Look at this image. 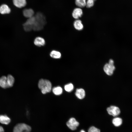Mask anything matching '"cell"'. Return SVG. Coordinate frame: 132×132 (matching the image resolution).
<instances>
[{
  "label": "cell",
  "mask_w": 132,
  "mask_h": 132,
  "mask_svg": "<svg viewBox=\"0 0 132 132\" xmlns=\"http://www.w3.org/2000/svg\"><path fill=\"white\" fill-rule=\"evenodd\" d=\"M11 11V9L7 5L3 4L0 6V13L1 14H8Z\"/></svg>",
  "instance_id": "9"
},
{
  "label": "cell",
  "mask_w": 132,
  "mask_h": 132,
  "mask_svg": "<svg viewBox=\"0 0 132 132\" xmlns=\"http://www.w3.org/2000/svg\"><path fill=\"white\" fill-rule=\"evenodd\" d=\"M73 25L75 28L77 30L80 31L83 28V25L81 20L77 19L74 22Z\"/></svg>",
  "instance_id": "14"
},
{
  "label": "cell",
  "mask_w": 132,
  "mask_h": 132,
  "mask_svg": "<svg viewBox=\"0 0 132 132\" xmlns=\"http://www.w3.org/2000/svg\"><path fill=\"white\" fill-rule=\"evenodd\" d=\"M86 0H75V3L79 8H83L86 6Z\"/></svg>",
  "instance_id": "19"
},
{
  "label": "cell",
  "mask_w": 132,
  "mask_h": 132,
  "mask_svg": "<svg viewBox=\"0 0 132 132\" xmlns=\"http://www.w3.org/2000/svg\"><path fill=\"white\" fill-rule=\"evenodd\" d=\"M10 118L5 115H0V122L5 125H8L10 122Z\"/></svg>",
  "instance_id": "13"
},
{
  "label": "cell",
  "mask_w": 132,
  "mask_h": 132,
  "mask_svg": "<svg viewBox=\"0 0 132 132\" xmlns=\"http://www.w3.org/2000/svg\"><path fill=\"white\" fill-rule=\"evenodd\" d=\"M64 88L66 91L70 92L73 89L74 86L72 84L70 83L66 85L64 87Z\"/></svg>",
  "instance_id": "22"
},
{
  "label": "cell",
  "mask_w": 132,
  "mask_h": 132,
  "mask_svg": "<svg viewBox=\"0 0 132 132\" xmlns=\"http://www.w3.org/2000/svg\"><path fill=\"white\" fill-rule=\"evenodd\" d=\"M114 61L112 59H110L109 63L106 64L104 66L103 69L107 75L110 76L113 73L115 69L114 65Z\"/></svg>",
  "instance_id": "4"
},
{
  "label": "cell",
  "mask_w": 132,
  "mask_h": 132,
  "mask_svg": "<svg viewBox=\"0 0 132 132\" xmlns=\"http://www.w3.org/2000/svg\"><path fill=\"white\" fill-rule=\"evenodd\" d=\"M36 21L34 16L28 18L27 21L23 24V25H28L33 26Z\"/></svg>",
  "instance_id": "20"
},
{
  "label": "cell",
  "mask_w": 132,
  "mask_h": 132,
  "mask_svg": "<svg viewBox=\"0 0 132 132\" xmlns=\"http://www.w3.org/2000/svg\"><path fill=\"white\" fill-rule=\"evenodd\" d=\"M13 2L15 6L19 8L24 7L27 3L26 0H13Z\"/></svg>",
  "instance_id": "10"
},
{
  "label": "cell",
  "mask_w": 132,
  "mask_h": 132,
  "mask_svg": "<svg viewBox=\"0 0 132 132\" xmlns=\"http://www.w3.org/2000/svg\"><path fill=\"white\" fill-rule=\"evenodd\" d=\"M75 95L78 98L81 99L84 98L85 93L84 90L82 88L77 89L76 90Z\"/></svg>",
  "instance_id": "12"
},
{
  "label": "cell",
  "mask_w": 132,
  "mask_h": 132,
  "mask_svg": "<svg viewBox=\"0 0 132 132\" xmlns=\"http://www.w3.org/2000/svg\"><path fill=\"white\" fill-rule=\"evenodd\" d=\"M14 82V77L11 75H9L7 77V88L12 87Z\"/></svg>",
  "instance_id": "15"
},
{
  "label": "cell",
  "mask_w": 132,
  "mask_h": 132,
  "mask_svg": "<svg viewBox=\"0 0 132 132\" xmlns=\"http://www.w3.org/2000/svg\"><path fill=\"white\" fill-rule=\"evenodd\" d=\"M95 1L96 0H94Z\"/></svg>",
  "instance_id": "28"
},
{
  "label": "cell",
  "mask_w": 132,
  "mask_h": 132,
  "mask_svg": "<svg viewBox=\"0 0 132 132\" xmlns=\"http://www.w3.org/2000/svg\"><path fill=\"white\" fill-rule=\"evenodd\" d=\"M45 41L44 39L40 37H36L34 41V44L38 47H41L44 45L45 44Z\"/></svg>",
  "instance_id": "8"
},
{
  "label": "cell",
  "mask_w": 132,
  "mask_h": 132,
  "mask_svg": "<svg viewBox=\"0 0 132 132\" xmlns=\"http://www.w3.org/2000/svg\"><path fill=\"white\" fill-rule=\"evenodd\" d=\"M0 87L3 88H7V77L3 76L0 78Z\"/></svg>",
  "instance_id": "17"
},
{
  "label": "cell",
  "mask_w": 132,
  "mask_h": 132,
  "mask_svg": "<svg viewBox=\"0 0 132 132\" xmlns=\"http://www.w3.org/2000/svg\"><path fill=\"white\" fill-rule=\"evenodd\" d=\"M108 114L113 116H116L120 113V110L118 107L114 106H111L108 107L107 109Z\"/></svg>",
  "instance_id": "5"
},
{
  "label": "cell",
  "mask_w": 132,
  "mask_h": 132,
  "mask_svg": "<svg viewBox=\"0 0 132 132\" xmlns=\"http://www.w3.org/2000/svg\"><path fill=\"white\" fill-rule=\"evenodd\" d=\"M24 30L28 32L33 30V26L28 25H23Z\"/></svg>",
  "instance_id": "25"
},
{
  "label": "cell",
  "mask_w": 132,
  "mask_h": 132,
  "mask_svg": "<svg viewBox=\"0 0 132 132\" xmlns=\"http://www.w3.org/2000/svg\"><path fill=\"white\" fill-rule=\"evenodd\" d=\"M94 0H87L86 1V7L87 8H90L94 5Z\"/></svg>",
  "instance_id": "23"
},
{
  "label": "cell",
  "mask_w": 132,
  "mask_h": 132,
  "mask_svg": "<svg viewBox=\"0 0 132 132\" xmlns=\"http://www.w3.org/2000/svg\"><path fill=\"white\" fill-rule=\"evenodd\" d=\"M88 132H100V130L94 126H92L89 128L88 130Z\"/></svg>",
  "instance_id": "24"
},
{
  "label": "cell",
  "mask_w": 132,
  "mask_h": 132,
  "mask_svg": "<svg viewBox=\"0 0 132 132\" xmlns=\"http://www.w3.org/2000/svg\"><path fill=\"white\" fill-rule=\"evenodd\" d=\"M83 14L82 9L80 8H76L73 10L72 12V16L73 18L77 19L81 17Z\"/></svg>",
  "instance_id": "7"
},
{
  "label": "cell",
  "mask_w": 132,
  "mask_h": 132,
  "mask_svg": "<svg viewBox=\"0 0 132 132\" xmlns=\"http://www.w3.org/2000/svg\"><path fill=\"white\" fill-rule=\"evenodd\" d=\"M31 127L29 125L23 123L17 124L14 127L13 132H31Z\"/></svg>",
  "instance_id": "3"
},
{
  "label": "cell",
  "mask_w": 132,
  "mask_h": 132,
  "mask_svg": "<svg viewBox=\"0 0 132 132\" xmlns=\"http://www.w3.org/2000/svg\"><path fill=\"white\" fill-rule=\"evenodd\" d=\"M35 17L36 21L33 26V30L35 31H39L42 29L46 23L45 16L41 12L36 13Z\"/></svg>",
  "instance_id": "1"
},
{
  "label": "cell",
  "mask_w": 132,
  "mask_h": 132,
  "mask_svg": "<svg viewBox=\"0 0 132 132\" xmlns=\"http://www.w3.org/2000/svg\"><path fill=\"white\" fill-rule=\"evenodd\" d=\"M67 126L71 130H76L79 123L74 118H70L66 123Z\"/></svg>",
  "instance_id": "6"
},
{
  "label": "cell",
  "mask_w": 132,
  "mask_h": 132,
  "mask_svg": "<svg viewBox=\"0 0 132 132\" xmlns=\"http://www.w3.org/2000/svg\"><path fill=\"white\" fill-rule=\"evenodd\" d=\"M4 130L3 128L0 125V132H4Z\"/></svg>",
  "instance_id": "26"
},
{
  "label": "cell",
  "mask_w": 132,
  "mask_h": 132,
  "mask_svg": "<svg viewBox=\"0 0 132 132\" xmlns=\"http://www.w3.org/2000/svg\"><path fill=\"white\" fill-rule=\"evenodd\" d=\"M112 122L115 126L118 127L121 125L122 124V120L120 118L116 117L113 119Z\"/></svg>",
  "instance_id": "18"
},
{
  "label": "cell",
  "mask_w": 132,
  "mask_h": 132,
  "mask_svg": "<svg viewBox=\"0 0 132 132\" xmlns=\"http://www.w3.org/2000/svg\"><path fill=\"white\" fill-rule=\"evenodd\" d=\"M38 87L41 90L42 93L45 94L51 91L52 84L49 80L42 79L40 80L39 81Z\"/></svg>",
  "instance_id": "2"
},
{
  "label": "cell",
  "mask_w": 132,
  "mask_h": 132,
  "mask_svg": "<svg viewBox=\"0 0 132 132\" xmlns=\"http://www.w3.org/2000/svg\"><path fill=\"white\" fill-rule=\"evenodd\" d=\"M23 14L25 17L29 18L33 16L34 12L32 9H26L23 11Z\"/></svg>",
  "instance_id": "11"
},
{
  "label": "cell",
  "mask_w": 132,
  "mask_h": 132,
  "mask_svg": "<svg viewBox=\"0 0 132 132\" xmlns=\"http://www.w3.org/2000/svg\"><path fill=\"white\" fill-rule=\"evenodd\" d=\"M50 55L51 57L56 59L60 58L61 56L60 52L55 50L51 51L50 54Z\"/></svg>",
  "instance_id": "16"
},
{
  "label": "cell",
  "mask_w": 132,
  "mask_h": 132,
  "mask_svg": "<svg viewBox=\"0 0 132 132\" xmlns=\"http://www.w3.org/2000/svg\"><path fill=\"white\" fill-rule=\"evenodd\" d=\"M80 132H85L84 130H82Z\"/></svg>",
  "instance_id": "27"
},
{
  "label": "cell",
  "mask_w": 132,
  "mask_h": 132,
  "mask_svg": "<svg viewBox=\"0 0 132 132\" xmlns=\"http://www.w3.org/2000/svg\"><path fill=\"white\" fill-rule=\"evenodd\" d=\"M52 91L53 93L55 95H59L62 93L63 90L61 87L57 86L53 88Z\"/></svg>",
  "instance_id": "21"
}]
</instances>
